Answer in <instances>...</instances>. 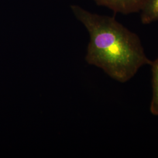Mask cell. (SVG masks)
Returning <instances> with one entry per match:
<instances>
[{"mask_svg":"<svg viewBox=\"0 0 158 158\" xmlns=\"http://www.w3.org/2000/svg\"><path fill=\"white\" fill-rule=\"evenodd\" d=\"M71 10L90 35L85 56L89 64L120 83L129 81L142 66H151L139 37L114 17L93 14L75 5Z\"/></svg>","mask_w":158,"mask_h":158,"instance_id":"6da1fadb","label":"cell"},{"mask_svg":"<svg viewBox=\"0 0 158 158\" xmlns=\"http://www.w3.org/2000/svg\"><path fill=\"white\" fill-rule=\"evenodd\" d=\"M98 6H106L123 15L141 12L148 0H93Z\"/></svg>","mask_w":158,"mask_h":158,"instance_id":"7a4b0ae2","label":"cell"},{"mask_svg":"<svg viewBox=\"0 0 158 158\" xmlns=\"http://www.w3.org/2000/svg\"><path fill=\"white\" fill-rule=\"evenodd\" d=\"M152 96L150 105V111L151 114L158 115V57L154 61H152Z\"/></svg>","mask_w":158,"mask_h":158,"instance_id":"3957f363","label":"cell"},{"mask_svg":"<svg viewBox=\"0 0 158 158\" xmlns=\"http://www.w3.org/2000/svg\"><path fill=\"white\" fill-rule=\"evenodd\" d=\"M141 12V19L143 24L158 21V0H148Z\"/></svg>","mask_w":158,"mask_h":158,"instance_id":"277c9868","label":"cell"}]
</instances>
